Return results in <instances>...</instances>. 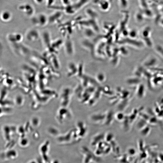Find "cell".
Masks as SVG:
<instances>
[{"mask_svg":"<svg viewBox=\"0 0 163 163\" xmlns=\"http://www.w3.org/2000/svg\"><path fill=\"white\" fill-rule=\"evenodd\" d=\"M0 18L2 21L8 22L11 20L12 15L9 11L7 10L4 11L1 14Z\"/></svg>","mask_w":163,"mask_h":163,"instance_id":"7","label":"cell"},{"mask_svg":"<svg viewBox=\"0 0 163 163\" xmlns=\"http://www.w3.org/2000/svg\"><path fill=\"white\" fill-rule=\"evenodd\" d=\"M44 0H34L35 2L38 4H42Z\"/></svg>","mask_w":163,"mask_h":163,"instance_id":"11","label":"cell"},{"mask_svg":"<svg viewBox=\"0 0 163 163\" xmlns=\"http://www.w3.org/2000/svg\"><path fill=\"white\" fill-rule=\"evenodd\" d=\"M28 144V140L25 138L22 139L20 142V145L23 147L26 146Z\"/></svg>","mask_w":163,"mask_h":163,"instance_id":"9","label":"cell"},{"mask_svg":"<svg viewBox=\"0 0 163 163\" xmlns=\"http://www.w3.org/2000/svg\"><path fill=\"white\" fill-rule=\"evenodd\" d=\"M60 12L57 11L52 14L48 17V23L51 24L57 23L61 17Z\"/></svg>","mask_w":163,"mask_h":163,"instance_id":"6","label":"cell"},{"mask_svg":"<svg viewBox=\"0 0 163 163\" xmlns=\"http://www.w3.org/2000/svg\"><path fill=\"white\" fill-rule=\"evenodd\" d=\"M17 153L16 150L12 149L8 151L6 153V157L9 159H14L17 157Z\"/></svg>","mask_w":163,"mask_h":163,"instance_id":"8","label":"cell"},{"mask_svg":"<svg viewBox=\"0 0 163 163\" xmlns=\"http://www.w3.org/2000/svg\"><path fill=\"white\" fill-rule=\"evenodd\" d=\"M7 39L12 43L18 44L22 41L23 36L20 33H11L8 35Z\"/></svg>","mask_w":163,"mask_h":163,"instance_id":"5","label":"cell"},{"mask_svg":"<svg viewBox=\"0 0 163 163\" xmlns=\"http://www.w3.org/2000/svg\"><path fill=\"white\" fill-rule=\"evenodd\" d=\"M49 144V141H46L42 145L40 148L42 159L45 163H50L48 155Z\"/></svg>","mask_w":163,"mask_h":163,"instance_id":"3","label":"cell"},{"mask_svg":"<svg viewBox=\"0 0 163 163\" xmlns=\"http://www.w3.org/2000/svg\"><path fill=\"white\" fill-rule=\"evenodd\" d=\"M40 34L36 29H31L27 31L26 34V38L29 41L34 42L39 38Z\"/></svg>","mask_w":163,"mask_h":163,"instance_id":"4","label":"cell"},{"mask_svg":"<svg viewBox=\"0 0 163 163\" xmlns=\"http://www.w3.org/2000/svg\"><path fill=\"white\" fill-rule=\"evenodd\" d=\"M18 9L28 16H32L35 12L34 7L29 3H24L19 5L17 7Z\"/></svg>","mask_w":163,"mask_h":163,"instance_id":"2","label":"cell"},{"mask_svg":"<svg viewBox=\"0 0 163 163\" xmlns=\"http://www.w3.org/2000/svg\"><path fill=\"white\" fill-rule=\"evenodd\" d=\"M28 163H38L37 161L35 160H32L29 162Z\"/></svg>","mask_w":163,"mask_h":163,"instance_id":"12","label":"cell"},{"mask_svg":"<svg viewBox=\"0 0 163 163\" xmlns=\"http://www.w3.org/2000/svg\"><path fill=\"white\" fill-rule=\"evenodd\" d=\"M54 0H47V5L49 8H50L53 6Z\"/></svg>","mask_w":163,"mask_h":163,"instance_id":"10","label":"cell"},{"mask_svg":"<svg viewBox=\"0 0 163 163\" xmlns=\"http://www.w3.org/2000/svg\"><path fill=\"white\" fill-rule=\"evenodd\" d=\"M32 22L36 26L43 27L48 23V17L44 13H40L32 18Z\"/></svg>","mask_w":163,"mask_h":163,"instance_id":"1","label":"cell"},{"mask_svg":"<svg viewBox=\"0 0 163 163\" xmlns=\"http://www.w3.org/2000/svg\"><path fill=\"white\" fill-rule=\"evenodd\" d=\"M52 163H59V161L57 159L54 160Z\"/></svg>","mask_w":163,"mask_h":163,"instance_id":"13","label":"cell"}]
</instances>
